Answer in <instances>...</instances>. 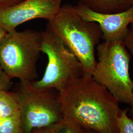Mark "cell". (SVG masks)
Here are the masks:
<instances>
[{"label": "cell", "mask_w": 133, "mask_h": 133, "mask_svg": "<svg viewBox=\"0 0 133 133\" xmlns=\"http://www.w3.org/2000/svg\"><path fill=\"white\" fill-rule=\"evenodd\" d=\"M6 34V32L0 27V40L3 38Z\"/></svg>", "instance_id": "obj_18"}, {"label": "cell", "mask_w": 133, "mask_h": 133, "mask_svg": "<svg viewBox=\"0 0 133 133\" xmlns=\"http://www.w3.org/2000/svg\"><path fill=\"white\" fill-rule=\"evenodd\" d=\"M0 133H23L20 113L0 119Z\"/></svg>", "instance_id": "obj_11"}, {"label": "cell", "mask_w": 133, "mask_h": 133, "mask_svg": "<svg viewBox=\"0 0 133 133\" xmlns=\"http://www.w3.org/2000/svg\"><path fill=\"white\" fill-rule=\"evenodd\" d=\"M64 119L97 133H119V103L92 76L83 74L58 92Z\"/></svg>", "instance_id": "obj_1"}, {"label": "cell", "mask_w": 133, "mask_h": 133, "mask_svg": "<svg viewBox=\"0 0 133 133\" xmlns=\"http://www.w3.org/2000/svg\"><path fill=\"white\" fill-rule=\"evenodd\" d=\"M51 133H83V131L80 127L64 119Z\"/></svg>", "instance_id": "obj_13"}, {"label": "cell", "mask_w": 133, "mask_h": 133, "mask_svg": "<svg viewBox=\"0 0 133 133\" xmlns=\"http://www.w3.org/2000/svg\"><path fill=\"white\" fill-rule=\"evenodd\" d=\"M42 41V32L31 29L6 33L0 40V65L6 75L21 82L35 81Z\"/></svg>", "instance_id": "obj_4"}, {"label": "cell", "mask_w": 133, "mask_h": 133, "mask_svg": "<svg viewBox=\"0 0 133 133\" xmlns=\"http://www.w3.org/2000/svg\"><path fill=\"white\" fill-rule=\"evenodd\" d=\"M79 4L102 14L118 13L133 5V0H79Z\"/></svg>", "instance_id": "obj_9"}, {"label": "cell", "mask_w": 133, "mask_h": 133, "mask_svg": "<svg viewBox=\"0 0 133 133\" xmlns=\"http://www.w3.org/2000/svg\"><path fill=\"white\" fill-rule=\"evenodd\" d=\"M126 46L128 49L129 52L133 56V31L130 30L124 40ZM131 108L129 110V114L133 119V96L132 102L130 104Z\"/></svg>", "instance_id": "obj_14"}, {"label": "cell", "mask_w": 133, "mask_h": 133, "mask_svg": "<svg viewBox=\"0 0 133 133\" xmlns=\"http://www.w3.org/2000/svg\"><path fill=\"white\" fill-rule=\"evenodd\" d=\"M130 26H131V28L130 29L133 31V21L131 23V24H130Z\"/></svg>", "instance_id": "obj_20"}, {"label": "cell", "mask_w": 133, "mask_h": 133, "mask_svg": "<svg viewBox=\"0 0 133 133\" xmlns=\"http://www.w3.org/2000/svg\"><path fill=\"white\" fill-rule=\"evenodd\" d=\"M57 125L58 124L48 128L36 129L32 133H51L56 127Z\"/></svg>", "instance_id": "obj_17"}, {"label": "cell", "mask_w": 133, "mask_h": 133, "mask_svg": "<svg viewBox=\"0 0 133 133\" xmlns=\"http://www.w3.org/2000/svg\"><path fill=\"white\" fill-rule=\"evenodd\" d=\"M19 113V102L15 93L9 90H0V119Z\"/></svg>", "instance_id": "obj_10"}, {"label": "cell", "mask_w": 133, "mask_h": 133, "mask_svg": "<svg viewBox=\"0 0 133 133\" xmlns=\"http://www.w3.org/2000/svg\"><path fill=\"white\" fill-rule=\"evenodd\" d=\"M42 52L47 55L48 64L43 76L32 82L41 89H62L70 81L84 74L81 63L64 43L46 28L42 32Z\"/></svg>", "instance_id": "obj_6"}, {"label": "cell", "mask_w": 133, "mask_h": 133, "mask_svg": "<svg viewBox=\"0 0 133 133\" xmlns=\"http://www.w3.org/2000/svg\"><path fill=\"white\" fill-rule=\"evenodd\" d=\"M96 50L98 61L93 77L120 103L130 105L133 96V81L129 72L132 55L124 41H103Z\"/></svg>", "instance_id": "obj_3"}, {"label": "cell", "mask_w": 133, "mask_h": 133, "mask_svg": "<svg viewBox=\"0 0 133 133\" xmlns=\"http://www.w3.org/2000/svg\"><path fill=\"white\" fill-rule=\"evenodd\" d=\"M81 63L84 74L92 75L97 64L95 50L103 34L98 24L82 18L74 6L64 5L47 27Z\"/></svg>", "instance_id": "obj_2"}, {"label": "cell", "mask_w": 133, "mask_h": 133, "mask_svg": "<svg viewBox=\"0 0 133 133\" xmlns=\"http://www.w3.org/2000/svg\"><path fill=\"white\" fill-rule=\"evenodd\" d=\"M117 125L119 133H133V119L129 114V109H121Z\"/></svg>", "instance_id": "obj_12"}, {"label": "cell", "mask_w": 133, "mask_h": 133, "mask_svg": "<svg viewBox=\"0 0 133 133\" xmlns=\"http://www.w3.org/2000/svg\"><path fill=\"white\" fill-rule=\"evenodd\" d=\"M24 0H0V10L16 5Z\"/></svg>", "instance_id": "obj_16"}, {"label": "cell", "mask_w": 133, "mask_h": 133, "mask_svg": "<svg viewBox=\"0 0 133 133\" xmlns=\"http://www.w3.org/2000/svg\"><path fill=\"white\" fill-rule=\"evenodd\" d=\"M74 7L83 19L98 24L104 41H124L130 31L129 26L133 21V5L128 10L114 14L95 12L79 3Z\"/></svg>", "instance_id": "obj_8"}, {"label": "cell", "mask_w": 133, "mask_h": 133, "mask_svg": "<svg viewBox=\"0 0 133 133\" xmlns=\"http://www.w3.org/2000/svg\"><path fill=\"white\" fill-rule=\"evenodd\" d=\"M11 79L0 65V90H9L10 89L12 86Z\"/></svg>", "instance_id": "obj_15"}, {"label": "cell", "mask_w": 133, "mask_h": 133, "mask_svg": "<svg viewBox=\"0 0 133 133\" xmlns=\"http://www.w3.org/2000/svg\"><path fill=\"white\" fill-rule=\"evenodd\" d=\"M63 0H24L0 10V27L6 33L16 30L31 20L52 18L62 7Z\"/></svg>", "instance_id": "obj_7"}, {"label": "cell", "mask_w": 133, "mask_h": 133, "mask_svg": "<svg viewBox=\"0 0 133 133\" xmlns=\"http://www.w3.org/2000/svg\"><path fill=\"white\" fill-rule=\"evenodd\" d=\"M83 133H97L93 131L89 130H86V129H83Z\"/></svg>", "instance_id": "obj_19"}, {"label": "cell", "mask_w": 133, "mask_h": 133, "mask_svg": "<svg viewBox=\"0 0 133 133\" xmlns=\"http://www.w3.org/2000/svg\"><path fill=\"white\" fill-rule=\"evenodd\" d=\"M54 89H41L32 82H21L15 92L19 102L23 133L56 125L64 119L58 94Z\"/></svg>", "instance_id": "obj_5"}]
</instances>
